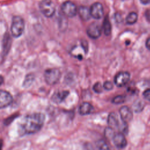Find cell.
<instances>
[{"label":"cell","mask_w":150,"mask_h":150,"mask_svg":"<svg viewBox=\"0 0 150 150\" xmlns=\"http://www.w3.org/2000/svg\"><path fill=\"white\" fill-rule=\"evenodd\" d=\"M2 142L1 141L0 142V150L2 149Z\"/></svg>","instance_id":"f546056e"},{"label":"cell","mask_w":150,"mask_h":150,"mask_svg":"<svg viewBox=\"0 0 150 150\" xmlns=\"http://www.w3.org/2000/svg\"><path fill=\"white\" fill-rule=\"evenodd\" d=\"M4 79L3 76H0V86H1L2 84V83H4Z\"/></svg>","instance_id":"f1b7e54d"},{"label":"cell","mask_w":150,"mask_h":150,"mask_svg":"<svg viewBox=\"0 0 150 150\" xmlns=\"http://www.w3.org/2000/svg\"><path fill=\"white\" fill-rule=\"evenodd\" d=\"M77 13L80 18L83 21H88L91 17L90 9L86 6H81L77 9Z\"/></svg>","instance_id":"7c38bea8"},{"label":"cell","mask_w":150,"mask_h":150,"mask_svg":"<svg viewBox=\"0 0 150 150\" xmlns=\"http://www.w3.org/2000/svg\"><path fill=\"white\" fill-rule=\"evenodd\" d=\"M4 47H3V50L4 53H6L10 47L9 42H11L10 40V36L8 37V38H4Z\"/></svg>","instance_id":"44dd1931"},{"label":"cell","mask_w":150,"mask_h":150,"mask_svg":"<svg viewBox=\"0 0 150 150\" xmlns=\"http://www.w3.org/2000/svg\"><path fill=\"white\" fill-rule=\"evenodd\" d=\"M141 3L144 5H148L150 3V0H139Z\"/></svg>","instance_id":"83f0119b"},{"label":"cell","mask_w":150,"mask_h":150,"mask_svg":"<svg viewBox=\"0 0 150 150\" xmlns=\"http://www.w3.org/2000/svg\"><path fill=\"white\" fill-rule=\"evenodd\" d=\"M130 79V74L127 71L118 73L114 77V83L118 87H122L127 84Z\"/></svg>","instance_id":"52a82bcc"},{"label":"cell","mask_w":150,"mask_h":150,"mask_svg":"<svg viewBox=\"0 0 150 150\" xmlns=\"http://www.w3.org/2000/svg\"><path fill=\"white\" fill-rule=\"evenodd\" d=\"M138 19V15L137 13L134 12H130L127 16L125 19L126 23L128 25H132L134 24Z\"/></svg>","instance_id":"2e32d148"},{"label":"cell","mask_w":150,"mask_h":150,"mask_svg":"<svg viewBox=\"0 0 150 150\" xmlns=\"http://www.w3.org/2000/svg\"><path fill=\"white\" fill-rule=\"evenodd\" d=\"M34 80V76L32 74H29L26 75L23 83V87L25 88L29 87L33 83Z\"/></svg>","instance_id":"ac0fdd59"},{"label":"cell","mask_w":150,"mask_h":150,"mask_svg":"<svg viewBox=\"0 0 150 150\" xmlns=\"http://www.w3.org/2000/svg\"><path fill=\"white\" fill-rule=\"evenodd\" d=\"M44 76L46 83L52 86L56 84L60 79L61 72L58 69H49L45 71Z\"/></svg>","instance_id":"3957f363"},{"label":"cell","mask_w":150,"mask_h":150,"mask_svg":"<svg viewBox=\"0 0 150 150\" xmlns=\"http://www.w3.org/2000/svg\"><path fill=\"white\" fill-rule=\"evenodd\" d=\"M119 112L121 117V120L122 121L128 123L132 120L133 118V114L131 109L127 106H123L121 107Z\"/></svg>","instance_id":"8fae6325"},{"label":"cell","mask_w":150,"mask_h":150,"mask_svg":"<svg viewBox=\"0 0 150 150\" xmlns=\"http://www.w3.org/2000/svg\"><path fill=\"white\" fill-rule=\"evenodd\" d=\"M125 101V97L122 95L117 96L113 98L112 102L115 104H120Z\"/></svg>","instance_id":"ffe728a7"},{"label":"cell","mask_w":150,"mask_h":150,"mask_svg":"<svg viewBox=\"0 0 150 150\" xmlns=\"http://www.w3.org/2000/svg\"><path fill=\"white\" fill-rule=\"evenodd\" d=\"M93 90L97 93H101L103 90V86L99 82H97L94 84L93 87Z\"/></svg>","instance_id":"7402d4cb"},{"label":"cell","mask_w":150,"mask_h":150,"mask_svg":"<svg viewBox=\"0 0 150 150\" xmlns=\"http://www.w3.org/2000/svg\"><path fill=\"white\" fill-rule=\"evenodd\" d=\"M45 120V115L40 112L33 113L25 116L19 124V135L23 136L38 132L43 127Z\"/></svg>","instance_id":"6da1fadb"},{"label":"cell","mask_w":150,"mask_h":150,"mask_svg":"<svg viewBox=\"0 0 150 150\" xmlns=\"http://www.w3.org/2000/svg\"><path fill=\"white\" fill-rule=\"evenodd\" d=\"M145 45H146V47L150 50V38H148L146 39V43H145Z\"/></svg>","instance_id":"4316f807"},{"label":"cell","mask_w":150,"mask_h":150,"mask_svg":"<svg viewBox=\"0 0 150 150\" xmlns=\"http://www.w3.org/2000/svg\"><path fill=\"white\" fill-rule=\"evenodd\" d=\"M96 150H110V149L104 140H99L96 144Z\"/></svg>","instance_id":"d6986e66"},{"label":"cell","mask_w":150,"mask_h":150,"mask_svg":"<svg viewBox=\"0 0 150 150\" xmlns=\"http://www.w3.org/2000/svg\"><path fill=\"white\" fill-rule=\"evenodd\" d=\"M91 16L94 19H99L102 18L104 13L103 7L101 3L95 2L90 8Z\"/></svg>","instance_id":"ba28073f"},{"label":"cell","mask_w":150,"mask_h":150,"mask_svg":"<svg viewBox=\"0 0 150 150\" xmlns=\"http://www.w3.org/2000/svg\"><path fill=\"white\" fill-rule=\"evenodd\" d=\"M12 100V97L9 93L5 90H0V108H4L9 105Z\"/></svg>","instance_id":"9c48e42d"},{"label":"cell","mask_w":150,"mask_h":150,"mask_svg":"<svg viewBox=\"0 0 150 150\" xmlns=\"http://www.w3.org/2000/svg\"><path fill=\"white\" fill-rule=\"evenodd\" d=\"M103 28L104 30V34L106 36H108L110 35L111 32V23L109 21V18L108 15H107L103 21Z\"/></svg>","instance_id":"9a60e30c"},{"label":"cell","mask_w":150,"mask_h":150,"mask_svg":"<svg viewBox=\"0 0 150 150\" xmlns=\"http://www.w3.org/2000/svg\"><path fill=\"white\" fill-rule=\"evenodd\" d=\"M69 91H62L55 93L52 97V100L55 103H60L69 95Z\"/></svg>","instance_id":"4fadbf2b"},{"label":"cell","mask_w":150,"mask_h":150,"mask_svg":"<svg viewBox=\"0 0 150 150\" xmlns=\"http://www.w3.org/2000/svg\"><path fill=\"white\" fill-rule=\"evenodd\" d=\"M39 9L46 17H52L55 13V5L52 0H42L39 4Z\"/></svg>","instance_id":"277c9868"},{"label":"cell","mask_w":150,"mask_h":150,"mask_svg":"<svg viewBox=\"0 0 150 150\" xmlns=\"http://www.w3.org/2000/svg\"><path fill=\"white\" fill-rule=\"evenodd\" d=\"M145 16L146 19V20L150 22V9H147L145 12Z\"/></svg>","instance_id":"484cf974"},{"label":"cell","mask_w":150,"mask_h":150,"mask_svg":"<svg viewBox=\"0 0 150 150\" xmlns=\"http://www.w3.org/2000/svg\"><path fill=\"white\" fill-rule=\"evenodd\" d=\"M86 32L90 38L97 39L101 34V25L97 22H93L87 28Z\"/></svg>","instance_id":"8992f818"},{"label":"cell","mask_w":150,"mask_h":150,"mask_svg":"<svg viewBox=\"0 0 150 150\" xmlns=\"http://www.w3.org/2000/svg\"><path fill=\"white\" fill-rule=\"evenodd\" d=\"M142 95H143L144 98L145 100L150 101V89H147V90H145L144 91Z\"/></svg>","instance_id":"cb8c5ba5"},{"label":"cell","mask_w":150,"mask_h":150,"mask_svg":"<svg viewBox=\"0 0 150 150\" xmlns=\"http://www.w3.org/2000/svg\"><path fill=\"white\" fill-rule=\"evenodd\" d=\"M132 108L135 112H141L144 108V103L141 100L138 99L134 103Z\"/></svg>","instance_id":"e0dca14e"},{"label":"cell","mask_w":150,"mask_h":150,"mask_svg":"<svg viewBox=\"0 0 150 150\" xmlns=\"http://www.w3.org/2000/svg\"><path fill=\"white\" fill-rule=\"evenodd\" d=\"M81 46L83 47V49H84V50L85 51V52H87V50H88V46H87V42L86 41H83L81 42Z\"/></svg>","instance_id":"d4e9b609"},{"label":"cell","mask_w":150,"mask_h":150,"mask_svg":"<svg viewBox=\"0 0 150 150\" xmlns=\"http://www.w3.org/2000/svg\"><path fill=\"white\" fill-rule=\"evenodd\" d=\"M61 9L62 12L67 17L72 18L77 13V8L75 4L70 1L64 2L62 6Z\"/></svg>","instance_id":"5b68a950"},{"label":"cell","mask_w":150,"mask_h":150,"mask_svg":"<svg viewBox=\"0 0 150 150\" xmlns=\"http://www.w3.org/2000/svg\"><path fill=\"white\" fill-rule=\"evenodd\" d=\"M25 29V22L22 18L19 16H15L12 18L11 32L12 35L15 38L20 37Z\"/></svg>","instance_id":"7a4b0ae2"},{"label":"cell","mask_w":150,"mask_h":150,"mask_svg":"<svg viewBox=\"0 0 150 150\" xmlns=\"http://www.w3.org/2000/svg\"><path fill=\"white\" fill-rule=\"evenodd\" d=\"M112 139L114 144L118 148H124L126 146L127 144V139L124 134L122 132L115 134Z\"/></svg>","instance_id":"30bf717a"},{"label":"cell","mask_w":150,"mask_h":150,"mask_svg":"<svg viewBox=\"0 0 150 150\" xmlns=\"http://www.w3.org/2000/svg\"><path fill=\"white\" fill-rule=\"evenodd\" d=\"M103 88L106 90H111L113 88V84L111 81H107L104 83Z\"/></svg>","instance_id":"603a6c76"},{"label":"cell","mask_w":150,"mask_h":150,"mask_svg":"<svg viewBox=\"0 0 150 150\" xmlns=\"http://www.w3.org/2000/svg\"><path fill=\"white\" fill-rule=\"evenodd\" d=\"M93 107L90 103L88 102H84L80 106L79 112L83 115H88L91 114L93 111Z\"/></svg>","instance_id":"5bb4252c"}]
</instances>
